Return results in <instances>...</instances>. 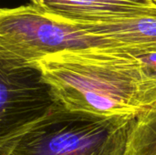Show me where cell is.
I'll return each mask as SVG.
<instances>
[{"mask_svg": "<svg viewBox=\"0 0 156 155\" xmlns=\"http://www.w3.org/2000/svg\"><path fill=\"white\" fill-rule=\"evenodd\" d=\"M37 68L63 107L98 116L134 118L156 105V78L138 55L112 48L69 49Z\"/></svg>", "mask_w": 156, "mask_h": 155, "instance_id": "1", "label": "cell"}, {"mask_svg": "<svg viewBox=\"0 0 156 155\" xmlns=\"http://www.w3.org/2000/svg\"><path fill=\"white\" fill-rule=\"evenodd\" d=\"M131 117H105L60 104L0 136V155H128Z\"/></svg>", "mask_w": 156, "mask_h": 155, "instance_id": "2", "label": "cell"}, {"mask_svg": "<svg viewBox=\"0 0 156 155\" xmlns=\"http://www.w3.org/2000/svg\"><path fill=\"white\" fill-rule=\"evenodd\" d=\"M110 48L74 26L58 21L32 4L0 10V67H32L69 49Z\"/></svg>", "mask_w": 156, "mask_h": 155, "instance_id": "3", "label": "cell"}, {"mask_svg": "<svg viewBox=\"0 0 156 155\" xmlns=\"http://www.w3.org/2000/svg\"><path fill=\"white\" fill-rule=\"evenodd\" d=\"M1 136L48 112L58 104L37 68L0 67Z\"/></svg>", "mask_w": 156, "mask_h": 155, "instance_id": "4", "label": "cell"}, {"mask_svg": "<svg viewBox=\"0 0 156 155\" xmlns=\"http://www.w3.org/2000/svg\"><path fill=\"white\" fill-rule=\"evenodd\" d=\"M42 13L68 21L112 22L156 16L154 0H30Z\"/></svg>", "mask_w": 156, "mask_h": 155, "instance_id": "5", "label": "cell"}, {"mask_svg": "<svg viewBox=\"0 0 156 155\" xmlns=\"http://www.w3.org/2000/svg\"><path fill=\"white\" fill-rule=\"evenodd\" d=\"M51 17L98 37L112 48L137 55L156 52V16L98 23L68 21Z\"/></svg>", "mask_w": 156, "mask_h": 155, "instance_id": "6", "label": "cell"}, {"mask_svg": "<svg viewBox=\"0 0 156 155\" xmlns=\"http://www.w3.org/2000/svg\"><path fill=\"white\" fill-rule=\"evenodd\" d=\"M127 153L128 155H156V105L133 119Z\"/></svg>", "mask_w": 156, "mask_h": 155, "instance_id": "7", "label": "cell"}, {"mask_svg": "<svg viewBox=\"0 0 156 155\" xmlns=\"http://www.w3.org/2000/svg\"><path fill=\"white\" fill-rule=\"evenodd\" d=\"M137 55V54H136ZM148 70L156 78V52L138 55Z\"/></svg>", "mask_w": 156, "mask_h": 155, "instance_id": "8", "label": "cell"}, {"mask_svg": "<svg viewBox=\"0 0 156 155\" xmlns=\"http://www.w3.org/2000/svg\"><path fill=\"white\" fill-rule=\"evenodd\" d=\"M154 1H155V2H156V0H154Z\"/></svg>", "mask_w": 156, "mask_h": 155, "instance_id": "9", "label": "cell"}]
</instances>
